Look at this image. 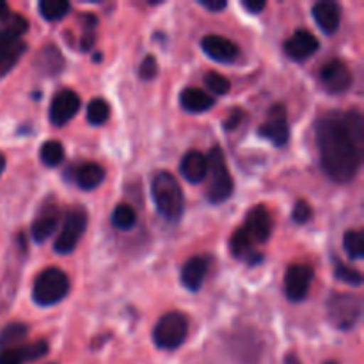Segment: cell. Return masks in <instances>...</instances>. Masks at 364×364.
<instances>
[{
  "label": "cell",
  "instance_id": "obj_1",
  "mask_svg": "<svg viewBox=\"0 0 364 364\" xmlns=\"http://www.w3.org/2000/svg\"><path fill=\"white\" fill-rule=\"evenodd\" d=\"M320 160L327 176L336 183L355 178L364 153V119L359 109L329 112L316 123Z\"/></svg>",
  "mask_w": 364,
  "mask_h": 364
},
{
  "label": "cell",
  "instance_id": "obj_2",
  "mask_svg": "<svg viewBox=\"0 0 364 364\" xmlns=\"http://www.w3.org/2000/svg\"><path fill=\"white\" fill-rule=\"evenodd\" d=\"M151 196L156 210L169 223H178L183 215L185 198L176 176L169 171H159L151 181Z\"/></svg>",
  "mask_w": 364,
  "mask_h": 364
},
{
  "label": "cell",
  "instance_id": "obj_3",
  "mask_svg": "<svg viewBox=\"0 0 364 364\" xmlns=\"http://www.w3.org/2000/svg\"><path fill=\"white\" fill-rule=\"evenodd\" d=\"M206 160H208L210 173V185L208 191H206V198L212 203H224L226 199H230L235 188L233 176H231L230 167H228L226 156H224L223 149L219 146H213Z\"/></svg>",
  "mask_w": 364,
  "mask_h": 364
},
{
  "label": "cell",
  "instance_id": "obj_4",
  "mask_svg": "<svg viewBox=\"0 0 364 364\" xmlns=\"http://www.w3.org/2000/svg\"><path fill=\"white\" fill-rule=\"evenodd\" d=\"M70 291V279L60 269H45L34 281L32 299L39 306H53L63 301Z\"/></svg>",
  "mask_w": 364,
  "mask_h": 364
},
{
  "label": "cell",
  "instance_id": "obj_5",
  "mask_svg": "<svg viewBox=\"0 0 364 364\" xmlns=\"http://www.w3.org/2000/svg\"><path fill=\"white\" fill-rule=\"evenodd\" d=\"M188 318L180 311L166 313L153 329V341L159 348L174 350L187 340Z\"/></svg>",
  "mask_w": 364,
  "mask_h": 364
},
{
  "label": "cell",
  "instance_id": "obj_6",
  "mask_svg": "<svg viewBox=\"0 0 364 364\" xmlns=\"http://www.w3.org/2000/svg\"><path fill=\"white\" fill-rule=\"evenodd\" d=\"M363 304L358 295L333 294L327 301V316L336 329L348 331L361 318Z\"/></svg>",
  "mask_w": 364,
  "mask_h": 364
},
{
  "label": "cell",
  "instance_id": "obj_7",
  "mask_svg": "<svg viewBox=\"0 0 364 364\" xmlns=\"http://www.w3.org/2000/svg\"><path fill=\"white\" fill-rule=\"evenodd\" d=\"M87 228V213L82 208H73L66 213L59 237L55 240V251L60 255H68L73 251L80 242L82 235Z\"/></svg>",
  "mask_w": 364,
  "mask_h": 364
},
{
  "label": "cell",
  "instance_id": "obj_8",
  "mask_svg": "<svg viewBox=\"0 0 364 364\" xmlns=\"http://www.w3.org/2000/svg\"><path fill=\"white\" fill-rule=\"evenodd\" d=\"M262 137L269 139L274 146H284L290 139V124H288V112L283 103H276L267 112L265 121L259 128Z\"/></svg>",
  "mask_w": 364,
  "mask_h": 364
},
{
  "label": "cell",
  "instance_id": "obj_9",
  "mask_svg": "<svg viewBox=\"0 0 364 364\" xmlns=\"http://www.w3.org/2000/svg\"><path fill=\"white\" fill-rule=\"evenodd\" d=\"M320 82L322 87L331 95H340L350 89L352 85V71L347 63L341 59H331L320 70Z\"/></svg>",
  "mask_w": 364,
  "mask_h": 364
},
{
  "label": "cell",
  "instance_id": "obj_10",
  "mask_svg": "<svg viewBox=\"0 0 364 364\" xmlns=\"http://www.w3.org/2000/svg\"><path fill=\"white\" fill-rule=\"evenodd\" d=\"M313 270L311 267L304 263H294L288 267L287 276H284V291L291 302H301L308 297L309 288H311Z\"/></svg>",
  "mask_w": 364,
  "mask_h": 364
},
{
  "label": "cell",
  "instance_id": "obj_11",
  "mask_svg": "<svg viewBox=\"0 0 364 364\" xmlns=\"http://www.w3.org/2000/svg\"><path fill=\"white\" fill-rule=\"evenodd\" d=\"M244 231L251 237V240L256 244H265L269 240L270 233H272L274 228V219L270 215L269 208L263 205L255 206V208L249 210L247 217H245L244 223Z\"/></svg>",
  "mask_w": 364,
  "mask_h": 364
},
{
  "label": "cell",
  "instance_id": "obj_12",
  "mask_svg": "<svg viewBox=\"0 0 364 364\" xmlns=\"http://www.w3.org/2000/svg\"><path fill=\"white\" fill-rule=\"evenodd\" d=\"M78 109H80V96L71 89H64L53 96L50 105V121L55 127H64L77 116Z\"/></svg>",
  "mask_w": 364,
  "mask_h": 364
},
{
  "label": "cell",
  "instance_id": "obj_13",
  "mask_svg": "<svg viewBox=\"0 0 364 364\" xmlns=\"http://www.w3.org/2000/svg\"><path fill=\"white\" fill-rule=\"evenodd\" d=\"M318 46L320 43L316 36L301 28L284 41V53L294 60H306L318 50Z\"/></svg>",
  "mask_w": 364,
  "mask_h": 364
},
{
  "label": "cell",
  "instance_id": "obj_14",
  "mask_svg": "<svg viewBox=\"0 0 364 364\" xmlns=\"http://www.w3.org/2000/svg\"><path fill=\"white\" fill-rule=\"evenodd\" d=\"M59 223V206L53 199H48L45 205L39 208L34 223H32V237L36 242H45L50 235L55 231Z\"/></svg>",
  "mask_w": 364,
  "mask_h": 364
},
{
  "label": "cell",
  "instance_id": "obj_15",
  "mask_svg": "<svg viewBox=\"0 0 364 364\" xmlns=\"http://www.w3.org/2000/svg\"><path fill=\"white\" fill-rule=\"evenodd\" d=\"M48 352V343L43 340L34 343H23L0 352V364H25L43 358Z\"/></svg>",
  "mask_w": 364,
  "mask_h": 364
},
{
  "label": "cell",
  "instance_id": "obj_16",
  "mask_svg": "<svg viewBox=\"0 0 364 364\" xmlns=\"http://www.w3.org/2000/svg\"><path fill=\"white\" fill-rule=\"evenodd\" d=\"M203 50L208 57L219 63H233L238 55V46L231 39L217 34H208L201 41Z\"/></svg>",
  "mask_w": 364,
  "mask_h": 364
},
{
  "label": "cell",
  "instance_id": "obj_17",
  "mask_svg": "<svg viewBox=\"0 0 364 364\" xmlns=\"http://www.w3.org/2000/svg\"><path fill=\"white\" fill-rule=\"evenodd\" d=\"M313 18L326 34H334L341 21V6L333 0H323L313 7Z\"/></svg>",
  "mask_w": 364,
  "mask_h": 364
},
{
  "label": "cell",
  "instance_id": "obj_18",
  "mask_svg": "<svg viewBox=\"0 0 364 364\" xmlns=\"http://www.w3.org/2000/svg\"><path fill=\"white\" fill-rule=\"evenodd\" d=\"M180 171L185 176V180L191 181V183H199V181H203L208 176V160H206V155H203L198 149L185 153Z\"/></svg>",
  "mask_w": 364,
  "mask_h": 364
},
{
  "label": "cell",
  "instance_id": "obj_19",
  "mask_svg": "<svg viewBox=\"0 0 364 364\" xmlns=\"http://www.w3.org/2000/svg\"><path fill=\"white\" fill-rule=\"evenodd\" d=\"M208 272V259L205 256H194L181 269V283L188 290H199Z\"/></svg>",
  "mask_w": 364,
  "mask_h": 364
},
{
  "label": "cell",
  "instance_id": "obj_20",
  "mask_svg": "<svg viewBox=\"0 0 364 364\" xmlns=\"http://www.w3.org/2000/svg\"><path fill=\"white\" fill-rule=\"evenodd\" d=\"M180 102H181V107H183L185 110H188V112H194V114L205 112V110H208L210 107L213 105L212 96H208V92H205L203 89H199V87L183 89L180 95Z\"/></svg>",
  "mask_w": 364,
  "mask_h": 364
},
{
  "label": "cell",
  "instance_id": "obj_21",
  "mask_svg": "<svg viewBox=\"0 0 364 364\" xmlns=\"http://www.w3.org/2000/svg\"><path fill=\"white\" fill-rule=\"evenodd\" d=\"M36 64H38V68L41 73L52 77V75L60 73V70L64 68V57H63V53L59 52V48H57V46L48 45V46H45L41 52H39L38 59H36Z\"/></svg>",
  "mask_w": 364,
  "mask_h": 364
},
{
  "label": "cell",
  "instance_id": "obj_22",
  "mask_svg": "<svg viewBox=\"0 0 364 364\" xmlns=\"http://www.w3.org/2000/svg\"><path fill=\"white\" fill-rule=\"evenodd\" d=\"M27 50V45L23 41H13V43H4L0 45V78L6 77L16 63L20 60V57L23 55V52Z\"/></svg>",
  "mask_w": 364,
  "mask_h": 364
},
{
  "label": "cell",
  "instance_id": "obj_23",
  "mask_svg": "<svg viewBox=\"0 0 364 364\" xmlns=\"http://www.w3.org/2000/svg\"><path fill=\"white\" fill-rule=\"evenodd\" d=\"M105 180V171L98 164L87 162L77 169V185L84 191H92Z\"/></svg>",
  "mask_w": 364,
  "mask_h": 364
},
{
  "label": "cell",
  "instance_id": "obj_24",
  "mask_svg": "<svg viewBox=\"0 0 364 364\" xmlns=\"http://www.w3.org/2000/svg\"><path fill=\"white\" fill-rule=\"evenodd\" d=\"M2 27H0V45L4 43H13L20 41L21 36L27 32L28 21L25 20L21 14H11L6 21H2Z\"/></svg>",
  "mask_w": 364,
  "mask_h": 364
},
{
  "label": "cell",
  "instance_id": "obj_25",
  "mask_svg": "<svg viewBox=\"0 0 364 364\" xmlns=\"http://www.w3.org/2000/svg\"><path fill=\"white\" fill-rule=\"evenodd\" d=\"M27 334L28 329L25 323H7V326L0 331V352L6 350V348L23 345Z\"/></svg>",
  "mask_w": 364,
  "mask_h": 364
},
{
  "label": "cell",
  "instance_id": "obj_26",
  "mask_svg": "<svg viewBox=\"0 0 364 364\" xmlns=\"http://www.w3.org/2000/svg\"><path fill=\"white\" fill-rule=\"evenodd\" d=\"M252 247H255V242H252L251 237L245 233L244 228H238L230 240L231 255H233L235 258H245V256L251 255Z\"/></svg>",
  "mask_w": 364,
  "mask_h": 364
},
{
  "label": "cell",
  "instance_id": "obj_27",
  "mask_svg": "<svg viewBox=\"0 0 364 364\" xmlns=\"http://www.w3.org/2000/svg\"><path fill=\"white\" fill-rule=\"evenodd\" d=\"M39 11H41L45 20L57 21L66 16L68 11H70V2L68 0H41Z\"/></svg>",
  "mask_w": 364,
  "mask_h": 364
},
{
  "label": "cell",
  "instance_id": "obj_28",
  "mask_svg": "<svg viewBox=\"0 0 364 364\" xmlns=\"http://www.w3.org/2000/svg\"><path fill=\"white\" fill-rule=\"evenodd\" d=\"M112 223L117 230H132L137 223V213H135L134 206L127 205V203L117 205L112 213Z\"/></svg>",
  "mask_w": 364,
  "mask_h": 364
},
{
  "label": "cell",
  "instance_id": "obj_29",
  "mask_svg": "<svg viewBox=\"0 0 364 364\" xmlns=\"http://www.w3.org/2000/svg\"><path fill=\"white\" fill-rule=\"evenodd\" d=\"M343 247L350 258L359 259L364 255V235L361 230H350L343 237Z\"/></svg>",
  "mask_w": 364,
  "mask_h": 364
},
{
  "label": "cell",
  "instance_id": "obj_30",
  "mask_svg": "<svg viewBox=\"0 0 364 364\" xmlns=\"http://www.w3.org/2000/svg\"><path fill=\"white\" fill-rule=\"evenodd\" d=\"M41 160L45 166L55 167L64 160V148L59 141H46L41 146Z\"/></svg>",
  "mask_w": 364,
  "mask_h": 364
},
{
  "label": "cell",
  "instance_id": "obj_31",
  "mask_svg": "<svg viewBox=\"0 0 364 364\" xmlns=\"http://www.w3.org/2000/svg\"><path fill=\"white\" fill-rule=\"evenodd\" d=\"M110 116L109 103L103 98H95L87 107V119L91 124H103L107 123Z\"/></svg>",
  "mask_w": 364,
  "mask_h": 364
},
{
  "label": "cell",
  "instance_id": "obj_32",
  "mask_svg": "<svg viewBox=\"0 0 364 364\" xmlns=\"http://www.w3.org/2000/svg\"><path fill=\"white\" fill-rule=\"evenodd\" d=\"M205 85L215 95H228L230 92V80L217 71H208L205 75Z\"/></svg>",
  "mask_w": 364,
  "mask_h": 364
},
{
  "label": "cell",
  "instance_id": "obj_33",
  "mask_svg": "<svg viewBox=\"0 0 364 364\" xmlns=\"http://www.w3.org/2000/svg\"><path fill=\"white\" fill-rule=\"evenodd\" d=\"M334 276H336L340 281H343V283L352 284V287H361V283H363V276L359 270L343 265V263H340V262L336 263Z\"/></svg>",
  "mask_w": 364,
  "mask_h": 364
},
{
  "label": "cell",
  "instance_id": "obj_34",
  "mask_svg": "<svg viewBox=\"0 0 364 364\" xmlns=\"http://www.w3.org/2000/svg\"><path fill=\"white\" fill-rule=\"evenodd\" d=\"M291 215H294V220L297 224L308 223V220L311 219V215H313L311 205H309L308 201H302V199H301V201L295 203L294 213H291Z\"/></svg>",
  "mask_w": 364,
  "mask_h": 364
},
{
  "label": "cell",
  "instance_id": "obj_35",
  "mask_svg": "<svg viewBox=\"0 0 364 364\" xmlns=\"http://www.w3.org/2000/svg\"><path fill=\"white\" fill-rule=\"evenodd\" d=\"M156 71H159V64L153 55H146L142 60L141 68H139V75H141L142 80H151L156 77Z\"/></svg>",
  "mask_w": 364,
  "mask_h": 364
},
{
  "label": "cell",
  "instance_id": "obj_36",
  "mask_svg": "<svg viewBox=\"0 0 364 364\" xmlns=\"http://www.w3.org/2000/svg\"><path fill=\"white\" fill-rule=\"evenodd\" d=\"M242 119H244V110H233V112L230 114V117L224 121V127H226L228 130H233V128H237L238 124H240Z\"/></svg>",
  "mask_w": 364,
  "mask_h": 364
},
{
  "label": "cell",
  "instance_id": "obj_37",
  "mask_svg": "<svg viewBox=\"0 0 364 364\" xmlns=\"http://www.w3.org/2000/svg\"><path fill=\"white\" fill-rule=\"evenodd\" d=\"M244 7L249 11V13L258 14V13H262L263 9H265L267 2H263V0H251V2H249V0H245Z\"/></svg>",
  "mask_w": 364,
  "mask_h": 364
},
{
  "label": "cell",
  "instance_id": "obj_38",
  "mask_svg": "<svg viewBox=\"0 0 364 364\" xmlns=\"http://www.w3.org/2000/svg\"><path fill=\"white\" fill-rule=\"evenodd\" d=\"M199 4L210 11H223L224 7H226V2H224V0H201Z\"/></svg>",
  "mask_w": 364,
  "mask_h": 364
},
{
  "label": "cell",
  "instance_id": "obj_39",
  "mask_svg": "<svg viewBox=\"0 0 364 364\" xmlns=\"http://www.w3.org/2000/svg\"><path fill=\"white\" fill-rule=\"evenodd\" d=\"M9 16H11L9 6H7L6 2H2V0H0V21H6Z\"/></svg>",
  "mask_w": 364,
  "mask_h": 364
},
{
  "label": "cell",
  "instance_id": "obj_40",
  "mask_svg": "<svg viewBox=\"0 0 364 364\" xmlns=\"http://www.w3.org/2000/svg\"><path fill=\"white\" fill-rule=\"evenodd\" d=\"M284 364H302L301 359L297 358V354H294V352H290V354H287V359H284Z\"/></svg>",
  "mask_w": 364,
  "mask_h": 364
},
{
  "label": "cell",
  "instance_id": "obj_41",
  "mask_svg": "<svg viewBox=\"0 0 364 364\" xmlns=\"http://www.w3.org/2000/svg\"><path fill=\"white\" fill-rule=\"evenodd\" d=\"M4 167H6V156H4L2 153H0V174H2Z\"/></svg>",
  "mask_w": 364,
  "mask_h": 364
},
{
  "label": "cell",
  "instance_id": "obj_42",
  "mask_svg": "<svg viewBox=\"0 0 364 364\" xmlns=\"http://www.w3.org/2000/svg\"><path fill=\"white\" fill-rule=\"evenodd\" d=\"M327 364H336V363H327Z\"/></svg>",
  "mask_w": 364,
  "mask_h": 364
},
{
  "label": "cell",
  "instance_id": "obj_43",
  "mask_svg": "<svg viewBox=\"0 0 364 364\" xmlns=\"http://www.w3.org/2000/svg\"><path fill=\"white\" fill-rule=\"evenodd\" d=\"M50 364H55V363H50Z\"/></svg>",
  "mask_w": 364,
  "mask_h": 364
}]
</instances>
